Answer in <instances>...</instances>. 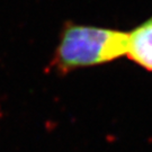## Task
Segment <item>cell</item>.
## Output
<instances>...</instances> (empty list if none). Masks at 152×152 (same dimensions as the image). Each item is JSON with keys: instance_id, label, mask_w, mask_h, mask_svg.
<instances>
[{"instance_id": "obj_1", "label": "cell", "mask_w": 152, "mask_h": 152, "mask_svg": "<svg viewBox=\"0 0 152 152\" xmlns=\"http://www.w3.org/2000/svg\"><path fill=\"white\" fill-rule=\"evenodd\" d=\"M129 33L109 28L68 25L55 53L56 66L63 71L103 64L127 53Z\"/></svg>"}, {"instance_id": "obj_2", "label": "cell", "mask_w": 152, "mask_h": 152, "mask_svg": "<svg viewBox=\"0 0 152 152\" xmlns=\"http://www.w3.org/2000/svg\"><path fill=\"white\" fill-rule=\"evenodd\" d=\"M126 55L144 69L152 71V17L129 33Z\"/></svg>"}]
</instances>
